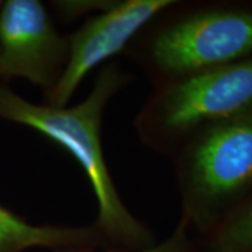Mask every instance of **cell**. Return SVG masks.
Returning a JSON list of instances; mask_svg holds the SVG:
<instances>
[{"label":"cell","mask_w":252,"mask_h":252,"mask_svg":"<svg viewBox=\"0 0 252 252\" xmlns=\"http://www.w3.org/2000/svg\"><path fill=\"white\" fill-rule=\"evenodd\" d=\"M130 80L119 64L108 63L97 74L90 94L73 107L34 104L0 83V118L27 126L70 154L89 178L98 207L93 225L109 250L140 252L153 247L156 235L122 202L101 140L107 105Z\"/></svg>","instance_id":"1"},{"label":"cell","mask_w":252,"mask_h":252,"mask_svg":"<svg viewBox=\"0 0 252 252\" xmlns=\"http://www.w3.org/2000/svg\"><path fill=\"white\" fill-rule=\"evenodd\" d=\"M124 55L153 87L252 58V6L174 1L133 36Z\"/></svg>","instance_id":"2"},{"label":"cell","mask_w":252,"mask_h":252,"mask_svg":"<svg viewBox=\"0 0 252 252\" xmlns=\"http://www.w3.org/2000/svg\"><path fill=\"white\" fill-rule=\"evenodd\" d=\"M170 157L181 219L209 234L252 195V109L203 126Z\"/></svg>","instance_id":"3"},{"label":"cell","mask_w":252,"mask_h":252,"mask_svg":"<svg viewBox=\"0 0 252 252\" xmlns=\"http://www.w3.org/2000/svg\"><path fill=\"white\" fill-rule=\"evenodd\" d=\"M252 109V58L153 87L135 118L139 140L171 156L189 136Z\"/></svg>","instance_id":"4"},{"label":"cell","mask_w":252,"mask_h":252,"mask_svg":"<svg viewBox=\"0 0 252 252\" xmlns=\"http://www.w3.org/2000/svg\"><path fill=\"white\" fill-rule=\"evenodd\" d=\"M69 38L39 0H6L0 11L1 83L26 79L46 95L62 77Z\"/></svg>","instance_id":"5"},{"label":"cell","mask_w":252,"mask_h":252,"mask_svg":"<svg viewBox=\"0 0 252 252\" xmlns=\"http://www.w3.org/2000/svg\"><path fill=\"white\" fill-rule=\"evenodd\" d=\"M175 0H117L108 10L87 17L69 38V59L62 77L44 95V104L66 107L89 73L118 54L133 36Z\"/></svg>","instance_id":"6"},{"label":"cell","mask_w":252,"mask_h":252,"mask_svg":"<svg viewBox=\"0 0 252 252\" xmlns=\"http://www.w3.org/2000/svg\"><path fill=\"white\" fill-rule=\"evenodd\" d=\"M73 247L108 248L93 224L84 227L36 225L0 203V252H24L30 248L56 251Z\"/></svg>","instance_id":"7"},{"label":"cell","mask_w":252,"mask_h":252,"mask_svg":"<svg viewBox=\"0 0 252 252\" xmlns=\"http://www.w3.org/2000/svg\"><path fill=\"white\" fill-rule=\"evenodd\" d=\"M196 252H252V195L202 237Z\"/></svg>","instance_id":"8"},{"label":"cell","mask_w":252,"mask_h":252,"mask_svg":"<svg viewBox=\"0 0 252 252\" xmlns=\"http://www.w3.org/2000/svg\"><path fill=\"white\" fill-rule=\"evenodd\" d=\"M52 252H125L108 248H89V247H73V248H62ZM140 252H196V244L189 237L188 223L180 219V223L172 231V234L164 240L162 243H156L153 247Z\"/></svg>","instance_id":"9"},{"label":"cell","mask_w":252,"mask_h":252,"mask_svg":"<svg viewBox=\"0 0 252 252\" xmlns=\"http://www.w3.org/2000/svg\"><path fill=\"white\" fill-rule=\"evenodd\" d=\"M117 0H55L49 1L55 16L64 23H70L77 18L84 20L97 13L108 10Z\"/></svg>","instance_id":"10"},{"label":"cell","mask_w":252,"mask_h":252,"mask_svg":"<svg viewBox=\"0 0 252 252\" xmlns=\"http://www.w3.org/2000/svg\"><path fill=\"white\" fill-rule=\"evenodd\" d=\"M1 7H3V1L0 0V11H1Z\"/></svg>","instance_id":"11"},{"label":"cell","mask_w":252,"mask_h":252,"mask_svg":"<svg viewBox=\"0 0 252 252\" xmlns=\"http://www.w3.org/2000/svg\"><path fill=\"white\" fill-rule=\"evenodd\" d=\"M0 83H1V72H0Z\"/></svg>","instance_id":"12"}]
</instances>
